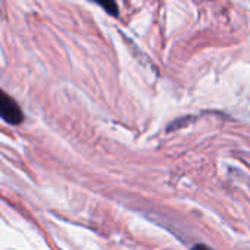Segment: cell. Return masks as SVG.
Masks as SVG:
<instances>
[{
    "instance_id": "cell-2",
    "label": "cell",
    "mask_w": 250,
    "mask_h": 250,
    "mask_svg": "<svg viewBox=\"0 0 250 250\" xmlns=\"http://www.w3.org/2000/svg\"><path fill=\"white\" fill-rule=\"evenodd\" d=\"M96 3H99L104 11H107L109 14L112 15H116L118 11H116V3H115V0H94Z\"/></svg>"
},
{
    "instance_id": "cell-3",
    "label": "cell",
    "mask_w": 250,
    "mask_h": 250,
    "mask_svg": "<svg viewBox=\"0 0 250 250\" xmlns=\"http://www.w3.org/2000/svg\"><path fill=\"white\" fill-rule=\"evenodd\" d=\"M191 250H212V249L208 247V246H205V244H197V246H194Z\"/></svg>"
},
{
    "instance_id": "cell-1",
    "label": "cell",
    "mask_w": 250,
    "mask_h": 250,
    "mask_svg": "<svg viewBox=\"0 0 250 250\" xmlns=\"http://www.w3.org/2000/svg\"><path fill=\"white\" fill-rule=\"evenodd\" d=\"M0 118L11 125H18L24 121V113L20 104L0 88Z\"/></svg>"
}]
</instances>
